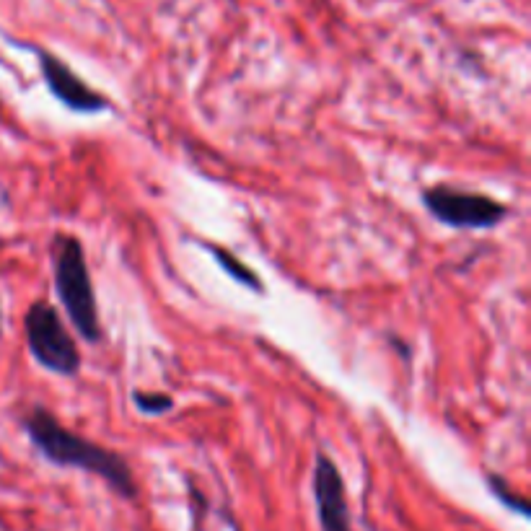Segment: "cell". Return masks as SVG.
<instances>
[{
    "label": "cell",
    "instance_id": "1",
    "mask_svg": "<svg viewBox=\"0 0 531 531\" xmlns=\"http://www.w3.org/2000/svg\"><path fill=\"white\" fill-rule=\"evenodd\" d=\"M21 428L34 449L55 467L81 469L86 475L102 477L120 498H138V482H135L133 467L125 456L65 428L47 407H29L21 415Z\"/></svg>",
    "mask_w": 531,
    "mask_h": 531
},
{
    "label": "cell",
    "instance_id": "2",
    "mask_svg": "<svg viewBox=\"0 0 531 531\" xmlns=\"http://www.w3.org/2000/svg\"><path fill=\"white\" fill-rule=\"evenodd\" d=\"M52 280H55L57 298L70 324L76 327L78 337L89 345L102 342L104 329L99 304H96L94 280H91L86 249L78 236L57 234L52 239Z\"/></svg>",
    "mask_w": 531,
    "mask_h": 531
},
{
    "label": "cell",
    "instance_id": "3",
    "mask_svg": "<svg viewBox=\"0 0 531 531\" xmlns=\"http://www.w3.org/2000/svg\"><path fill=\"white\" fill-rule=\"evenodd\" d=\"M24 335L26 348L45 371L65 376V379L81 373V348H78L76 337L65 324L63 314L50 301H34L26 309Z\"/></svg>",
    "mask_w": 531,
    "mask_h": 531
},
{
    "label": "cell",
    "instance_id": "4",
    "mask_svg": "<svg viewBox=\"0 0 531 531\" xmlns=\"http://www.w3.org/2000/svg\"><path fill=\"white\" fill-rule=\"evenodd\" d=\"M420 200L438 223L459 228V231H490L511 215V208L506 203H500L498 197L459 190V187H451L446 182L425 187L420 192Z\"/></svg>",
    "mask_w": 531,
    "mask_h": 531
},
{
    "label": "cell",
    "instance_id": "5",
    "mask_svg": "<svg viewBox=\"0 0 531 531\" xmlns=\"http://www.w3.org/2000/svg\"><path fill=\"white\" fill-rule=\"evenodd\" d=\"M32 50L37 55L39 73L45 78V86L65 109L78 114H102L112 109V99L104 91L94 89L83 81L63 57L50 50H42V47H32Z\"/></svg>",
    "mask_w": 531,
    "mask_h": 531
},
{
    "label": "cell",
    "instance_id": "6",
    "mask_svg": "<svg viewBox=\"0 0 531 531\" xmlns=\"http://www.w3.org/2000/svg\"><path fill=\"white\" fill-rule=\"evenodd\" d=\"M311 490H314V503H317L322 531H353L345 480H342V472L335 459L324 451H319L317 462H314Z\"/></svg>",
    "mask_w": 531,
    "mask_h": 531
},
{
    "label": "cell",
    "instance_id": "7",
    "mask_svg": "<svg viewBox=\"0 0 531 531\" xmlns=\"http://www.w3.org/2000/svg\"><path fill=\"white\" fill-rule=\"evenodd\" d=\"M205 249L213 254V260L218 262V267L226 272L228 278L236 280L239 285H244L247 291L265 293V283H262L260 275H257V272H254L247 262H241L234 252H228L226 247H218V244H213V241H205Z\"/></svg>",
    "mask_w": 531,
    "mask_h": 531
},
{
    "label": "cell",
    "instance_id": "8",
    "mask_svg": "<svg viewBox=\"0 0 531 531\" xmlns=\"http://www.w3.org/2000/svg\"><path fill=\"white\" fill-rule=\"evenodd\" d=\"M485 485H487V490L493 493V498L498 500L500 506L511 508V511L519 513V516H529L531 513L529 500H526L524 495L516 493V490L511 487V482H508L503 475H498V472H485Z\"/></svg>",
    "mask_w": 531,
    "mask_h": 531
},
{
    "label": "cell",
    "instance_id": "9",
    "mask_svg": "<svg viewBox=\"0 0 531 531\" xmlns=\"http://www.w3.org/2000/svg\"><path fill=\"white\" fill-rule=\"evenodd\" d=\"M133 405L138 407L140 415H166L174 410V397L164 392H135Z\"/></svg>",
    "mask_w": 531,
    "mask_h": 531
},
{
    "label": "cell",
    "instance_id": "10",
    "mask_svg": "<svg viewBox=\"0 0 531 531\" xmlns=\"http://www.w3.org/2000/svg\"><path fill=\"white\" fill-rule=\"evenodd\" d=\"M0 324H3V314H0ZM0 332H3V329H0Z\"/></svg>",
    "mask_w": 531,
    "mask_h": 531
}]
</instances>
